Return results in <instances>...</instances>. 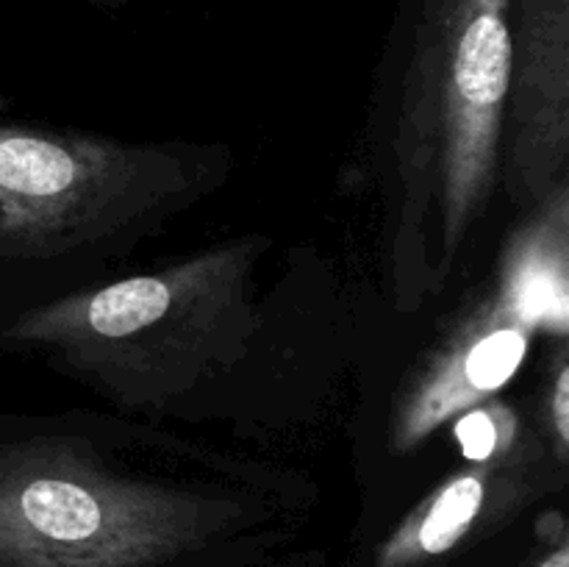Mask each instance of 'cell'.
Segmentation results:
<instances>
[{
	"label": "cell",
	"mask_w": 569,
	"mask_h": 567,
	"mask_svg": "<svg viewBox=\"0 0 569 567\" xmlns=\"http://www.w3.org/2000/svg\"><path fill=\"white\" fill-rule=\"evenodd\" d=\"M231 504L117 476L70 445L0 448V567H156L209 543Z\"/></svg>",
	"instance_id": "obj_2"
},
{
	"label": "cell",
	"mask_w": 569,
	"mask_h": 567,
	"mask_svg": "<svg viewBox=\"0 0 569 567\" xmlns=\"http://www.w3.org/2000/svg\"><path fill=\"white\" fill-rule=\"evenodd\" d=\"M259 239L217 245L144 276L26 311L9 334L128 406L181 398L237 359L256 331Z\"/></svg>",
	"instance_id": "obj_1"
},
{
	"label": "cell",
	"mask_w": 569,
	"mask_h": 567,
	"mask_svg": "<svg viewBox=\"0 0 569 567\" xmlns=\"http://www.w3.org/2000/svg\"><path fill=\"white\" fill-rule=\"evenodd\" d=\"M569 328V187L531 206L498 265L495 287L461 315L400 392L389 428L395 454L495 398L526 361L533 337Z\"/></svg>",
	"instance_id": "obj_3"
},
{
	"label": "cell",
	"mask_w": 569,
	"mask_h": 567,
	"mask_svg": "<svg viewBox=\"0 0 569 567\" xmlns=\"http://www.w3.org/2000/svg\"><path fill=\"white\" fill-rule=\"evenodd\" d=\"M531 567H569V543L565 523H561L559 531H556L553 545H548V548L533 559Z\"/></svg>",
	"instance_id": "obj_8"
},
{
	"label": "cell",
	"mask_w": 569,
	"mask_h": 567,
	"mask_svg": "<svg viewBox=\"0 0 569 567\" xmlns=\"http://www.w3.org/2000/svg\"><path fill=\"white\" fill-rule=\"evenodd\" d=\"M522 439L509 456L467 465L445 478L378 548L376 567H426L459 548L487 523L503 520L531 498L539 445Z\"/></svg>",
	"instance_id": "obj_5"
},
{
	"label": "cell",
	"mask_w": 569,
	"mask_h": 567,
	"mask_svg": "<svg viewBox=\"0 0 569 567\" xmlns=\"http://www.w3.org/2000/svg\"><path fill=\"white\" fill-rule=\"evenodd\" d=\"M456 437H459L461 456L470 465L509 456L526 439L520 431V420H517L515 409L495 398L483 400V404L472 406L465 415H459Z\"/></svg>",
	"instance_id": "obj_6"
},
{
	"label": "cell",
	"mask_w": 569,
	"mask_h": 567,
	"mask_svg": "<svg viewBox=\"0 0 569 567\" xmlns=\"http://www.w3.org/2000/svg\"><path fill=\"white\" fill-rule=\"evenodd\" d=\"M545 422L548 437L553 442L556 459L565 465L569 454V361L567 348H559L553 370L548 376V392H545Z\"/></svg>",
	"instance_id": "obj_7"
},
{
	"label": "cell",
	"mask_w": 569,
	"mask_h": 567,
	"mask_svg": "<svg viewBox=\"0 0 569 567\" xmlns=\"http://www.w3.org/2000/svg\"><path fill=\"white\" fill-rule=\"evenodd\" d=\"M189 187V167L167 148L0 122V256L72 253Z\"/></svg>",
	"instance_id": "obj_4"
}]
</instances>
